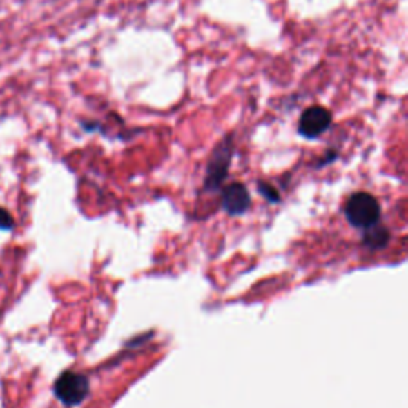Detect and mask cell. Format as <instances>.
Wrapping results in <instances>:
<instances>
[{
    "instance_id": "obj_1",
    "label": "cell",
    "mask_w": 408,
    "mask_h": 408,
    "mask_svg": "<svg viewBox=\"0 0 408 408\" xmlns=\"http://www.w3.org/2000/svg\"><path fill=\"white\" fill-rule=\"evenodd\" d=\"M346 219L353 226L358 229H370L378 224L381 217V208L378 200L373 195L359 192L354 193L348 200L344 208Z\"/></svg>"
},
{
    "instance_id": "obj_8",
    "label": "cell",
    "mask_w": 408,
    "mask_h": 408,
    "mask_svg": "<svg viewBox=\"0 0 408 408\" xmlns=\"http://www.w3.org/2000/svg\"><path fill=\"white\" fill-rule=\"evenodd\" d=\"M260 192L263 193V196H265L266 200H271V201H278V193L275 192V190H273L270 185H266V184H260Z\"/></svg>"
},
{
    "instance_id": "obj_6",
    "label": "cell",
    "mask_w": 408,
    "mask_h": 408,
    "mask_svg": "<svg viewBox=\"0 0 408 408\" xmlns=\"http://www.w3.org/2000/svg\"><path fill=\"white\" fill-rule=\"evenodd\" d=\"M365 230V244L367 247H370V249H380V247H383L387 242L389 235H387L386 229L378 226V224H375L373 226Z\"/></svg>"
},
{
    "instance_id": "obj_3",
    "label": "cell",
    "mask_w": 408,
    "mask_h": 408,
    "mask_svg": "<svg viewBox=\"0 0 408 408\" xmlns=\"http://www.w3.org/2000/svg\"><path fill=\"white\" fill-rule=\"evenodd\" d=\"M90 392L86 376L74 371H64L55 383V396L67 407H75L84 402Z\"/></svg>"
},
{
    "instance_id": "obj_2",
    "label": "cell",
    "mask_w": 408,
    "mask_h": 408,
    "mask_svg": "<svg viewBox=\"0 0 408 408\" xmlns=\"http://www.w3.org/2000/svg\"><path fill=\"white\" fill-rule=\"evenodd\" d=\"M235 152L233 137L226 136L224 141L217 144L213 155H211L208 169H206V187L217 188L224 182L229 173V166L231 163V157Z\"/></svg>"
},
{
    "instance_id": "obj_5",
    "label": "cell",
    "mask_w": 408,
    "mask_h": 408,
    "mask_svg": "<svg viewBox=\"0 0 408 408\" xmlns=\"http://www.w3.org/2000/svg\"><path fill=\"white\" fill-rule=\"evenodd\" d=\"M222 204L230 215L244 214L251 206L249 190L246 188V185L237 182L229 185L222 195Z\"/></svg>"
},
{
    "instance_id": "obj_4",
    "label": "cell",
    "mask_w": 408,
    "mask_h": 408,
    "mask_svg": "<svg viewBox=\"0 0 408 408\" xmlns=\"http://www.w3.org/2000/svg\"><path fill=\"white\" fill-rule=\"evenodd\" d=\"M332 125V113L322 106H311L303 110L298 120V133L304 139H318Z\"/></svg>"
},
{
    "instance_id": "obj_7",
    "label": "cell",
    "mask_w": 408,
    "mask_h": 408,
    "mask_svg": "<svg viewBox=\"0 0 408 408\" xmlns=\"http://www.w3.org/2000/svg\"><path fill=\"white\" fill-rule=\"evenodd\" d=\"M14 225L13 215L7 209L0 208V230H12Z\"/></svg>"
}]
</instances>
